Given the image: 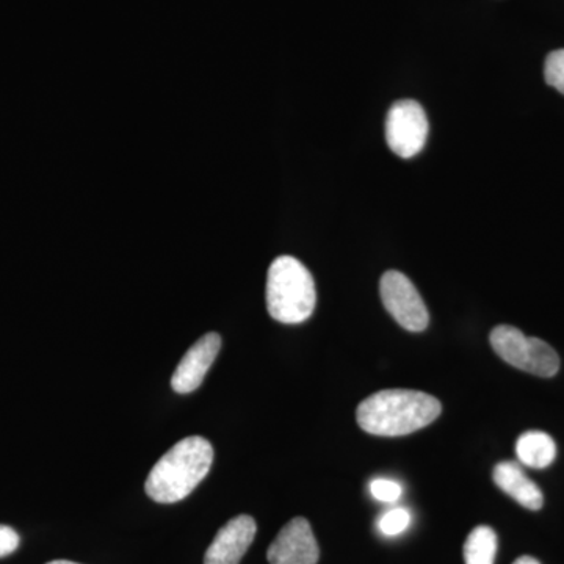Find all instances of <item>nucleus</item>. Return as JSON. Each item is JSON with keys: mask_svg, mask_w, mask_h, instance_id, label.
I'll use <instances>...</instances> for the list:
<instances>
[{"mask_svg": "<svg viewBox=\"0 0 564 564\" xmlns=\"http://www.w3.org/2000/svg\"><path fill=\"white\" fill-rule=\"evenodd\" d=\"M443 406L433 395L411 389H384L364 400L356 411L359 426L375 436H406L440 417Z\"/></svg>", "mask_w": 564, "mask_h": 564, "instance_id": "f257e3e1", "label": "nucleus"}, {"mask_svg": "<svg viewBox=\"0 0 564 564\" xmlns=\"http://www.w3.org/2000/svg\"><path fill=\"white\" fill-rule=\"evenodd\" d=\"M214 463V447L202 436L184 437L155 463L144 491L158 503H176L191 496Z\"/></svg>", "mask_w": 564, "mask_h": 564, "instance_id": "f03ea898", "label": "nucleus"}, {"mask_svg": "<svg viewBox=\"0 0 564 564\" xmlns=\"http://www.w3.org/2000/svg\"><path fill=\"white\" fill-rule=\"evenodd\" d=\"M265 299L274 321L285 325L306 322L317 303L313 274L299 259L280 256L267 274Z\"/></svg>", "mask_w": 564, "mask_h": 564, "instance_id": "7ed1b4c3", "label": "nucleus"}, {"mask_svg": "<svg viewBox=\"0 0 564 564\" xmlns=\"http://www.w3.org/2000/svg\"><path fill=\"white\" fill-rule=\"evenodd\" d=\"M489 340L494 351L516 369L543 378L558 373V355L551 345L538 337H527L514 326L500 325L492 329Z\"/></svg>", "mask_w": 564, "mask_h": 564, "instance_id": "20e7f679", "label": "nucleus"}, {"mask_svg": "<svg viewBox=\"0 0 564 564\" xmlns=\"http://www.w3.org/2000/svg\"><path fill=\"white\" fill-rule=\"evenodd\" d=\"M429 118L421 104L403 99L393 104L386 118V141L399 158L417 155L429 139Z\"/></svg>", "mask_w": 564, "mask_h": 564, "instance_id": "39448f33", "label": "nucleus"}, {"mask_svg": "<svg viewBox=\"0 0 564 564\" xmlns=\"http://www.w3.org/2000/svg\"><path fill=\"white\" fill-rule=\"evenodd\" d=\"M381 300L386 311L408 332L421 333L430 323L429 310L421 293L406 274L386 272L380 281Z\"/></svg>", "mask_w": 564, "mask_h": 564, "instance_id": "423d86ee", "label": "nucleus"}, {"mask_svg": "<svg viewBox=\"0 0 564 564\" xmlns=\"http://www.w3.org/2000/svg\"><path fill=\"white\" fill-rule=\"evenodd\" d=\"M267 558L270 564H317L321 549L310 522L295 518L282 527L267 552Z\"/></svg>", "mask_w": 564, "mask_h": 564, "instance_id": "0eeeda50", "label": "nucleus"}, {"mask_svg": "<svg viewBox=\"0 0 564 564\" xmlns=\"http://www.w3.org/2000/svg\"><path fill=\"white\" fill-rule=\"evenodd\" d=\"M221 348V337L217 333H207L188 348L180 366L174 370L172 386L177 393H191L203 384L212 364Z\"/></svg>", "mask_w": 564, "mask_h": 564, "instance_id": "6e6552de", "label": "nucleus"}, {"mask_svg": "<svg viewBox=\"0 0 564 564\" xmlns=\"http://www.w3.org/2000/svg\"><path fill=\"white\" fill-rule=\"evenodd\" d=\"M256 532L258 525L251 516L231 519L212 541L204 564H239L254 541Z\"/></svg>", "mask_w": 564, "mask_h": 564, "instance_id": "1a4fd4ad", "label": "nucleus"}, {"mask_svg": "<svg viewBox=\"0 0 564 564\" xmlns=\"http://www.w3.org/2000/svg\"><path fill=\"white\" fill-rule=\"evenodd\" d=\"M492 478L494 484L527 510L538 511L543 508V492L533 480L527 477L521 464L514 462L499 463L494 467Z\"/></svg>", "mask_w": 564, "mask_h": 564, "instance_id": "9d476101", "label": "nucleus"}, {"mask_svg": "<svg viewBox=\"0 0 564 564\" xmlns=\"http://www.w3.org/2000/svg\"><path fill=\"white\" fill-rule=\"evenodd\" d=\"M516 455L524 466L544 469L555 462V441L544 432H527L516 443Z\"/></svg>", "mask_w": 564, "mask_h": 564, "instance_id": "9b49d317", "label": "nucleus"}, {"mask_svg": "<svg viewBox=\"0 0 564 564\" xmlns=\"http://www.w3.org/2000/svg\"><path fill=\"white\" fill-rule=\"evenodd\" d=\"M466 564H494L497 555V534L491 527H475L463 549Z\"/></svg>", "mask_w": 564, "mask_h": 564, "instance_id": "f8f14e48", "label": "nucleus"}, {"mask_svg": "<svg viewBox=\"0 0 564 564\" xmlns=\"http://www.w3.org/2000/svg\"><path fill=\"white\" fill-rule=\"evenodd\" d=\"M411 524V513L406 508H392V510L386 511L378 521V530L384 534V536H397V534L403 533Z\"/></svg>", "mask_w": 564, "mask_h": 564, "instance_id": "ddd939ff", "label": "nucleus"}, {"mask_svg": "<svg viewBox=\"0 0 564 564\" xmlns=\"http://www.w3.org/2000/svg\"><path fill=\"white\" fill-rule=\"evenodd\" d=\"M545 82L564 95V50L552 52L545 58Z\"/></svg>", "mask_w": 564, "mask_h": 564, "instance_id": "4468645a", "label": "nucleus"}, {"mask_svg": "<svg viewBox=\"0 0 564 564\" xmlns=\"http://www.w3.org/2000/svg\"><path fill=\"white\" fill-rule=\"evenodd\" d=\"M370 492L380 502L395 503L402 497L403 488L399 481L389 480V478H375L370 484Z\"/></svg>", "mask_w": 564, "mask_h": 564, "instance_id": "2eb2a0df", "label": "nucleus"}, {"mask_svg": "<svg viewBox=\"0 0 564 564\" xmlns=\"http://www.w3.org/2000/svg\"><path fill=\"white\" fill-rule=\"evenodd\" d=\"M20 534L9 525H0V558L13 554L20 547Z\"/></svg>", "mask_w": 564, "mask_h": 564, "instance_id": "dca6fc26", "label": "nucleus"}, {"mask_svg": "<svg viewBox=\"0 0 564 564\" xmlns=\"http://www.w3.org/2000/svg\"><path fill=\"white\" fill-rule=\"evenodd\" d=\"M513 564H541V563L538 562L536 558H533V556L524 555V556H521V558L516 560V562Z\"/></svg>", "mask_w": 564, "mask_h": 564, "instance_id": "f3484780", "label": "nucleus"}, {"mask_svg": "<svg viewBox=\"0 0 564 564\" xmlns=\"http://www.w3.org/2000/svg\"><path fill=\"white\" fill-rule=\"evenodd\" d=\"M46 564H79L74 562H68V560H55V562L46 563Z\"/></svg>", "mask_w": 564, "mask_h": 564, "instance_id": "a211bd4d", "label": "nucleus"}]
</instances>
